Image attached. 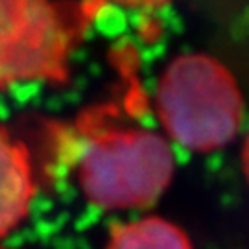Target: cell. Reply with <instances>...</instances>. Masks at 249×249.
Segmentation results:
<instances>
[{"label": "cell", "instance_id": "cell-1", "mask_svg": "<svg viewBox=\"0 0 249 249\" xmlns=\"http://www.w3.org/2000/svg\"><path fill=\"white\" fill-rule=\"evenodd\" d=\"M76 176L87 201L104 211L144 209L170 187L176 162L168 141L125 124L111 104L90 106L76 120Z\"/></svg>", "mask_w": 249, "mask_h": 249}, {"label": "cell", "instance_id": "cell-2", "mask_svg": "<svg viewBox=\"0 0 249 249\" xmlns=\"http://www.w3.org/2000/svg\"><path fill=\"white\" fill-rule=\"evenodd\" d=\"M102 6L104 0H0V90L65 85L72 53Z\"/></svg>", "mask_w": 249, "mask_h": 249}, {"label": "cell", "instance_id": "cell-3", "mask_svg": "<svg viewBox=\"0 0 249 249\" xmlns=\"http://www.w3.org/2000/svg\"><path fill=\"white\" fill-rule=\"evenodd\" d=\"M155 111L172 141L187 150L211 153L236 137L244 102L223 63L209 53H181L157 83Z\"/></svg>", "mask_w": 249, "mask_h": 249}, {"label": "cell", "instance_id": "cell-4", "mask_svg": "<svg viewBox=\"0 0 249 249\" xmlns=\"http://www.w3.org/2000/svg\"><path fill=\"white\" fill-rule=\"evenodd\" d=\"M37 194L28 146L0 124V240L26 222Z\"/></svg>", "mask_w": 249, "mask_h": 249}, {"label": "cell", "instance_id": "cell-5", "mask_svg": "<svg viewBox=\"0 0 249 249\" xmlns=\"http://www.w3.org/2000/svg\"><path fill=\"white\" fill-rule=\"evenodd\" d=\"M106 249H194L187 232L159 216L115 225Z\"/></svg>", "mask_w": 249, "mask_h": 249}, {"label": "cell", "instance_id": "cell-6", "mask_svg": "<svg viewBox=\"0 0 249 249\" xmlns=\"http://www.w3.org/2000/svg\"><path fill=\"white\" fill-rule=\"evenodd\" d=\"M106 4H116L122 8H131V9H155L162 8L174 0H104Z\"/></svg>", "mask_w": 249, "mask_h": 249}]
</instances>
